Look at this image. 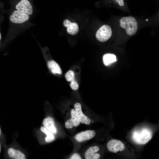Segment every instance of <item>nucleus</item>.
<instances>
[{
    "label": "nucleus",
    "instance_id": "obj_23",
    "mask_svg": "<svg viewBox=\"0 0 159 159\" xmlns=\"http://www.w3.org/2000/svg\"><path fill=\"white\" fill-rule=\"evenodd\" d=\"M148 19H145V21H148Z\"/></svg>",
    "mask_w": 159,
    "mask_h": 159
},
{
    "label": "nucleus",
    "instance_id": "obj_1",
    "mask_svg": "<svg viewBox=\"0 0 159 159\" xmlns=\"http://www.w3.org/2000/svg\"><path fill=\"white\" fill-rule=\"evenodd\" d=\"M31 17L27 14L13 9L9 15V27L7 36L9 40L13 39L32 26Z\"/></svg>",
    "mask_w": 159,
    "mask_h": 159
},
{
    "label": "nucleus",
    "instance_id": "obj_10",
    "mask_svg": "<svg viewBox=\"0 0 159 159\" xmlns=\"http://www.w3.org/2000/svg\"><path fill=\"white\" fill-rule=\"evenodd\" d=\"M64 26L67 27V32L69 34L74 35L79 31L78 24L75 23H71L69 20H65L63 22Z\"/></svg>",
    "mask_w": 159,
    "mask_h": 159
},
{
    "label": "nucleus",
    "instance_id": "obj_20",
    "mask_svg": "<svg viewBox=\"0 0 159 159\" xmlns=\"http://www.w3.org/2000/svg\"><path fill=\"white\" fill-rule=\"evenodd\" d=\"M70 158V159H81L82 158L78 154L74 153Z\"/></svg>",
    "mask_w": 159,
    "mask_h": 159
},
{
    "label": "nucleus",
    "instance_id": "obj_11",
    "mask_svg": "<svg viewBox=\"0 0 159 159\" xmlns=\"http://www.w3.org/2000/svg\"><path fill=\"white\" fill-rule=\"evenodd\" d=\"M44 127L53 134L57 132V130L54 126V120L52 118L48 117L45 118L43 122Z\"/></svg>",
    "mask_w": 159,
    "mask_h": 159
},
{
    "label": "nucleus",
    "instance_id": "obj_24",
    "mask_svg": "<svg viewBox=\"0 0 159 159\" xmlns=\"http://www.w3.org/2000/svg\"><path fill=\"white\" fill-rule=\"evenodd\" d=\"M1 151V145H0V152Z\"/></svg>",
    "mask_w": 159,
    "mask_h": 159
},
{
    "label": "nucleus",
    "instance_id": "obj_12",
    "mask_svg": "<svg viewBox=\"0 0 159 159\" xmlns=\"http://www.w3.org/2000/svg\"><path fill=\"white\" fill-rule=\"evenodd\" d=\"M47 65L48 68L52 74H62V71L60 66L54 60H49L47 62Z\"/></svg>",
    "mask_w": 159,
    "mask_h": 159
},
{
    "label": "nucleus",
    "instance_id": "obj_21",
    "mask_svg": "<svg viewBox=\"0 0 159 159\" xmlns=\"http://www.w3.org/2000/svg\"><path fill=\"white\" fill-rule=\"evenodd\" d=\"M119 4L120 6H122L124 5V3L123 0H115Z\"/></svg>",
    "mask_w": 159,
    "mask_h": 159
},
{
    "label": "nucleus",
    "instance_id": "obj_7",
    "mask_svg": "<svg viewBox=\"0 0 159 159\" xmlns=\"http://www.w3.org/2000/svg\"><path fill=\"white\" fill-rule=\"evenodd\" d=\"M96 135L93 130H88L81 132L76 134L74 138L77 141L82 142L92 138Z\"/></svg>",
    "mask_w": 159,
    "mask_h": 159
},
{
    "label": "nucleus",
    "instance_id": "obj_2",
    "mask_svg": "<svg viewBox=\"0 0 159 159\" xmlns=\"http://www.w3.org/2000/svg\"><path fill=\"white\" fill-rule=\"evenodd\" d=\"M120 26L125 29L127 34H134L138 29V24L135 18L130 16L122 18L120 21Z\"/></svg>",
    "mask_w": 159,
    "mask_h": 159
},
{
    "label": "nucleus",
    "instance_id": "obj_15",
    "mask_svg": "<svg viewBox=\"0 0 159 159\" xmlns=\"http://www.w3.org/2000/svg\"><path fill=\"white\" fill-rule=\"evenodd\" d=\"M41 131L47 135L45 138V141L47 143L51 142L54 139V137L53 133L48 130L44 127H41L40 128Z\"/></svg>",
    "mask_w": 159,
    "mask_h": 159
},
{
    "label": "nucleus",
    "instance_id": "obj_8",
    "mask_svg": "<svg viewBox=\"0 0 159 159\" xmlns=\"http://www.w3.org/2000/svg\"><path fill=\"white\" fill-rule=\"evenodd\" d=\"M74 107L80 122L87 125H90L91 120L82 112L81 104L79 103H76L74 104Z\"/></svg>",
    "mask_w": 159,
    "mask_h": 159
},
{
    "label": "nucleus",
    "instance_id": "obj_22",
    "mask_svg": "<svg viewBox=\"0 0 159 159\" xmlns=\"http://www.w3.org/2000/svg\"><path fill=\"white\" fill-rule=\"evenodd\" d=\"M1 34L0 31V42H1Z\"/></svg>",
    "mask_w": 159,
    "mask_h": 159
},
{
    "label": "nucleus",
    "instance_id": "obj_25",
    "mask_svg": "<svg viewBox=\"0 0 159 159\" xmlns=\"http://www.w3.org/2000/svg\"><path fill=\"white\" fill-rule=\"evenodd\" d=\"M0 133H1V131H0Z\"/></svg>",
    "mask_w": 159,
    "mask_h": 159
},
{
    "label": "nucleus",
    "instance_id": "obj_14",
    "mask_svg": "<svg viewBox=\"0 0 159 159\" xmlns=\"http://www.w3.org/2000/svg\"><path fill=\"white\" fill-rule=\"evenodd\" d=\"M102 59L104 64L108 66L117 61L116 55L113 54L107 53L103 56Z\"/></svg>",
    "mask_w": 159,
    "mask_h": 159
},
{
    "label": "nucleus",
    "instance_id": "obj_5",
    "mask_svg": "<svg viewBox=\"0 0 159 159\" xmlns=\"http://www.w3.org/2000/svg\"><path fill=\"white\" fill-rule=\"evenodd\" d=\"M112 34V30L110 27L107 25H104L97 30L96 37L99 41L103 42L108 40Z\"/></svg>",
    "mask_w": 159,
    "mask_h": 159
},
{
    "label": "nucleus",
    "instance_id": "obj_13",
    "mask_svg": "<svg viewBox=\"0 0 159 159\" xmlns=\"http://www.w3.org/2000/svg\"><path fill=\"white\" fill-rule=\"evenodd\" d=\"M8 153L10 157L15 159H25V155L20 151L10 148L8 150Z\"/></svg>",
    "mask_w": 159,
    "mask_h": 159
},
{
    "label": "nucleus",
    "instance_id": "obj_4",
    "mask_svg": "<svg viewBox=\"0 0 159 159\" xmlns=\"http://www.w3.org/2000/svg\"><path fill=\"white\" fill-rule=\"evenodd\" d=\"M13 7V9L27 14L31 16L34 13V7L30 0H18Z\"/></svg>",
    "mask_w": 159,
    "mask_h": 159
},
{
    "label": "nucleus",
    "instance_id": "obj_17",
    "mask_svg": "<svg viewBox=\"0 0 159 159\" xmlns=\"http://www.w3.org/2000/svg\"><path fill=\"white\" fill-rule=\"evenodd\" d=\"M65 77L67 81L68 82L74 80V73L72 71L69 70L65 74Z\"/></svg>",
    "mask_w": 159,
    "mask_h": 159
},
{
    "label": "nucleus",
    "instance_id": "obj_18",
    "mask_svg": "<svg viewBox=\"0 0 159 159\" xmlns=\"http://www.w3.org/2000/svg\"><path fill=\"white\" fill-rule=\"evenodd\" d=\"M70 86L72 89L73 90H77L79 88L78 84L74 80L71 81Z\"/></svg>",
    "mask_w": 159,
    "mask_h": 159
},
{
    "label": "nucleus",
    "instance_id": "obj_3",
    "mask_svg": "<svg viewBox=\"0 0 159 159\" xmlns=\"http://www.w3.org/2000/svg\"><path fill=\"white\" fill-rule=\"evenodd\" d=\"M132 138L134 141L137 144H145L151 139L152 132L150 130L144 128L134 131Z\"/></svg>",
    "mask_w": 159,
    "mask_h": 159
},
{
    "label": "nucleus",
    "instance_id": "obj_19",
    "mask_svg": "<svg viewBox=\"0 0 159 159\" xmlns=\"http://www.w3.org/2000/svg\"><path fill=\"white\" fill-rule=\"evenodd\" d=\"M65 126L67 129L72 128L73 127V123L71 119L67 120L65 122Z\"/></svg>",
    "mask_w": 159,
    "mask_h": 159
},
{
    "label": "nucleus",
    "instance_id": "obj_16",
    "mask_svg": "<svg viewBox=\"0 0 159 159\" xmlns=\"http://www.w3.org/2000/svg\"><path fill=\"white\" fill-rule=\"evenodd\" d=\"M71 118L73 123V126L76 127L80 124V122L76 114L75 110L72 109L71 111Z\"/></svg>",
    "mask_w": 159,
    "mask_h": 159
},
{
    "label": "nucleus",
    "instance_id": "obj_6",
    "mask_svg": "<svg viewBox=\"0 0 159 159\" xmlns=\"http://www.w3.org/2000/svg\"><path fill=\"white\" fill-rule=\"evenodd\" d=\"M107 146L108 150L113 153L122 151L125 149V145L122 141L115 139H112L108 141Z\"/></svg>",
    "mask_w": 159,
    "mask_h": 159
},
{
    "label": "nucleus",
    "instance_id": "obj_9",
    "mask_svg": "<svg viewBox=\"0 0 159 159\" xmlns=\"http://www.w3.org/2000/svg\"><path fill=\"white\" fill-rule=\"evenodd\" d=\"M100 148L97 146H93L89 148L86 151L85 156L86 159H98L100 157V154L97 152Z\"/></svg>",
    "mask_w": 159,
    "mask_h": 159
}]
</instances>
